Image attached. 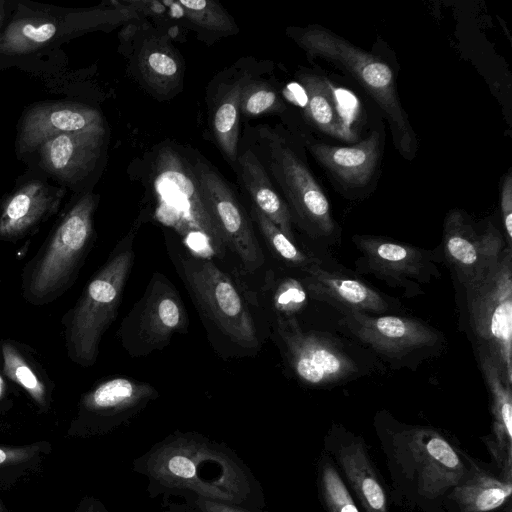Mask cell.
I'll use <instances>...</instances> for the list:
<instances>
[{
    "instance_id": "cell-1",
    "label": "cell",
    "mask_w": 512,
    "mask_h": 512,
    "mask_svg": "<svg viewBox=\"0 0 512 512\" xmlns=\"http://www.w3.org/2000/svg\"><path fill=\"white\" fill-rule=\"evenodd\" d=\"M147 480L150 497L192 495L263 509L259 480L223 442L198 432L175 431L132 462Z\"/></svg>"
},
{
    "instance_id": "cell-2",
    "label": "cell",
    "mask_w": 512,
    "mask_h": 512,
    "mask_svg": "<svg viewBox=\"0 0 512 512\" xmlns=\"http://www.w3.org/2000/svg\"><path fill=\"white\" fill-rule=\"evenodd\" d=\"M377 434L398 500L423 512H445L473 460L431 427L390 421L378 424Z\"/></svg>"
},
{
    "instance_id": "cell-3",
    "label": "cell",
    "mask_w": 512,
    "mask_h": 512,
    "mask_svg": "<svg viewBox=\"0 0 512 512\" xmlns=\"http://www.w3.org/2000/svg\"><path fill=\"white\" fill-rule=\"evenodd\" d=\"M173 262L217 352L222 357L255 356L261 349L256 324L231 277L203 255L180 250Z\"/></svg>"
},
{
    "instance_id": "cell-4",
    "label": "cell",
    "mask_w": 512,
    "mask_h": 512,
    "mask_svg": "<svg viewBox=\"0 0 512 512\" xmlns=\"http://www.w3.org/2000/svg\"><path fill=\"white\" fill-rule=\"evenodd\" d=\"M96 206L94 194L79 198L24 266L22 295L28 303L46 305L74 285L95 238L93 216Z\"/></svg>"
},
{
    "instance_id": "cell-5",
    "label": "cell",
    "mask_w": 512,
    "mask_h": 512,
    "mask_svg": "<svg viewBox=\"0 0 512 512\" xmlns=\"http://www.w3.org/2000/svg\"><path fill=\"white\" fill-rule=\"evenodd\" d=\"M134 236L131 230L121 239L63 316L67 355L82 367L96 363L103 335L117 317L135 260Z\"/></svg>"
},
{
    "instance_id": "cell-6",
    "label": "cell",
    "mask_w": 512,
    "mask_h": 512,
    "mask_svg": "<svg viewBox=\"0 0 512 512\" xmlns=\"http://www.w3.org/2000/svg\"><path fill=\"white\" fill-rule=\"evenodd\" d=\"M292 35L308 56L329 61L362 86L388 121L399 153L411 159L417 139L399 100L390 66L377 56L319 26L293 29Z\"/></svg>"
},
{
    "instance_id": "cell-7",
    "label": "cell",
    "mask_w": 512,
    "mask_h": 512,
    "mask_svg": "<svg viewBox=\"0 0 512 512\" xmlns=\"http://www.w3.org/2000/svg\"><path fill=\"white\" fill-rule=\"evenodd\" d=\"M155 215L186 239L195 241L210 254L224 258L227 246L200 191L192 167L170 148L156 159Z\"/></svg>"
},
{
    "instance_id": "cell-8",
    "label": "cell",
    "mask_w": 512,
    "mask_h": 512,
    "mask_svg": "<svg viewBox=\"0 0 512 512\" xmlns=\"http://www.w3.org/2000/svg\"><path fill=\"white\" fill-rule=\"evenodd\" d=\"M466 310L477 351L489 355L512 385V250L496 267L464 288Z\"/></svg>"
},
{
    "instance_id": "cell-9",
    "label": "cell",
    "mask_w": 512,
    "mask_h": 512,
    "mask_svg": "<svg viewBox=\"0 0 512 512\" xmlns=\"http://www.w3.org/2000/svg\"><path fill=\"white\" fill-rule=\"evenodd\" d=\"M189 316L174 284L154 272L144 293L123 318L117 337L131 357L166 348L175 334L187 333Z\"/></svg>"
},
{
    "instance_id": "cell-10",
    "label": "cell",
    "mask_w": 512,
    "mask_h": 512,
    "mask_svg": "<svg viewBox=\"0 0 512 512\" xmlns=\"http://www.w3.org/2000/svg\"><path fill=\"white\" fill-rule=\"evenodd\" d=\"M269 169L281 188L297 223L311 237H327L335 230L330 204L305 163L282 140L269 143Z\"/></svg>"
},
{
    "instance_id": "cell-11",
    "label": "cell",
    "mask_w": 512,
    "mask_h": 512,
    "mask_svg": "<svg viewBox=\"0 0 512 512\" xmlns=\"http://www.w3.org/2000/svg\"><path fill=\"white\" fill-rule=\"evenodd\" d=\"M352 240L361 252L357 271L403 289L407 297L423 293L422 285L441 276L429 250L379 236L355 235Z\"/></svg>"
},
{
    "instance_id": "cell-12",
    "label": "cell",
    "mask_w": 512,
    "mask_h": 512,
    "mask_svg": "<svg viewBox=\"0 0 512 512\" xmlns=\"http://www.w3.org/2000/svg\"><path fill=\"white\" fill-rule=\"evenodd\" d=\"M505 239L490 222L478 228L461 210L449 211L443 226V255L458 282L468 287L485 278L498 264Z\"/></svg>"
},
{
    "instance_id": "cell-13",
    "label": "cell",
    "mask_w": 512,
    "mask_h": 512,
    "mask_svg": "<svg viewBox=\"0 0 512 512\" xmlns=\"http://www.w3.org/2000/svg\"><path fill=\"white\" fill-rule=\"evenodd\" d=\"M276 330L291 369L310 386H325L357 371L355 362L336 344L312 331H304L296 317H277Z\"/></svg>"
},
{
    "instance_id": "cell-14",
    "label": "cell",
    "mask_w": 512,
    "mask_h": 512,
    "mask_svg": "<svg viewBox=\"0 0 512 512\" xmlns=\"http://www.w3.org/2000/svg\"><path fill=\"white\" fill-rule=\"evenodd\" d=\"M192 170L226 246L238 256L246 272H255L265 257L245 210L228 184L206 163L197 161Z\"/></svg>"
},
{
    "instance_id": "cell-15",
    "label": "cell",
    "mask_w": 512,
    "mask_h": 512,
    "mask_svg": "<svg viewBox=\"0 0 512 512\" xmlns=\"http://www.w3.org/2000/svg\"><path fill=\"white\" fill-rule=\"evenodd\" d=\"M339 324L359 341L392 361H402L430 349L440 340L437 331L411 317L351 312L343 314Z\"/></svg>"
},
{
    "instance_id": "cell-16",
    "label": "cell",
    "mask_w": 512,
    "mask_h": 512,
    "mask_svg": "<svg viewBox=\"0 0 512 512\" xmlns=\"http://www.w3.org/2000/svg\"><path fill=\"white\" fill-rule=\"evenodd\" d=\"M324 451L364 512H392L386 488L362 437L334 428L325 438Z\"/></svg>"
},
{
    "instance_id": "cell-17",
    "label": "cell",
    "mask_w": 512,
    "mask_h": 512,
    "mask_svg": "<svg viewBox=\"0 0 512 512\" xmlns=\"http://www.w3.org/2000/svg\"><path fill=\"white\" fill-rule=\"evenodd\" d=\"M158 397V390L150 383L115 376L84 396L83 409L95 429L110 431L129 423Z\"/></svg>"
},
{
    "instance_id": "cell-18",
    "label": "cell",
    "mask_w": 512,
    "mask_h": 512,
    "mask_svg": "<svg viewBox=\"0 0 512 512\" xmlns=\"http://www.w3.org/2000/svg\"><path fill=\"white\" fill-rule=\"evenodd\" d=\"M105 131L96 109L71 102L39 103L26 111L21 120L19 149L29 152L47 138L63 133Z\"/></svg>"
},
{
    "instance_id": "cell-19",
    "label": "cell",
    "mask_w": 512,
    "mask_h": 512,
    "mask_svg": "<svg viewBox=\"0 0 512 512\" xmlns=\"http://www.w3.org/2000/svg\"><path fill=\"white\" fill-rule=\"evenodd\" d=\"M65 191L33 180L13 191L0 210V240L16 242L34 233L54 215Z\"/></svg>"
},
{
    "instance_id": "cell-20",
    "label": "cell",
    "mask_w": 512,
    "mask_h": 512,
    "mask_svg": "<svg viewBox=\"0 0 512 512\" xmlns=\"http://www.w3.org/2000/svg\"><path fill=\"white\" fill-rule=\"evenodd\" d=\"M301 271L305 276L300 280L307 295L326 302L342 315L351 312L384 313L390 308L387 299L365 283L341 276L313 263Z\"/></svg>"
},
{
    "instance_id": "cell-21",
    "label": "cell",
    "mask_w": 512,
    "mask_h": 512,
    "mask_svg": "<svg viewBox=\"0 0 512 512\" xmlns=\"http://www.w3.org/2000/svg\"><path fill=\"white\" fill-rule=\"evenodd\" d=\"M105 131L71 132L52 136L39 146L41 167L68 184H75L93 170Z\"/></svg>"
},
{
    "instance_id": "cell-22",
    "label": "cell",
    "mask_w": 512,
    "mask_h": 512,
    "mask_svg": "<svg viewBox=\"0 0 512 512\" xmlns=\"http://www.w3.org/2000/svg\"><path fill=\"white\" fill-rule=\"evenodd\" d=\"M477 357L489 392L492 414V434L483 441L500 470L499 475L512 482V385L489 355L477 351Z\"/></svg>"
},
{
    "instance_id": "cell-23",
    "label": "cell",
    "mask_w": 512,
    "mask_h": 512,
    "mask_svg": "<svg viewBox=\"0 0 512 512\" xmlns=\"http://www.w3.org/2000/svg\"><path fill=\"white\" fill-rule=\"evenodd\" d=\"M308 148L337 181L349 188H359L371 180L376 170L380 156V136L373 131L351 146L313 142L308 144Z\"/></svg>"
},
{
    "instance_id": "cell-24",
    "label": "cell",
    "mask_w": 512,
    "mask_h": 512,
    "mask_svg": "<svg viewBox=\"0 0 512 512\" xmlns=\"http://www.w3.org/2000/svg\"><path fill=\"white\" fill-rule=\"evenodd\" d=\"M236 161L244 186L253 200V205L295 243L290 210L277 193L256 155L252 151L246 150L237 157Z\"/></svg>"
},
{
    "instance_id": "cell-25",
    "label": "cell",
    "mask_w": 512,
    "mask_h": 512,
    "mask_svg": "<svg viewBox=\"0 0 512 512\" xmlns=\"http://www.w3.org/2000/svg\"><path fill=\"white\" fill-rule=\"evenodd\" d=\"M511 493L512 482L475 463L449 494L446 507L452 504L456 512H493L510 500Z\"/></svg>"
},
{
    "instance_id": "cell-26",
    "label": "cell",
    "mask_w": 512,
    "mask_h": 512,
    "mask_svg": "<svg viewBox=\"0 0 512 512\" xmlns=\"http://www.w3.org/2000/svg\"><path fill=\"white\" fill-rule=\"evenodd\" d=\"M297 77L306 95L305 113L310 121L325 134L339 139H350L353 132L341 115L330 82L309 72H300Z\"/></svg>"
},
{
    "instance_id": "cell-27",
    "label": "cell",
    "mask_w": 512,
    "mask_h": 512,
    "mask_svg": "<svg viewBox=\"0 0 512 512\" xmlns=\"http://www.w3.org/2000/svg\"><path fill=\"white\" fill-rule=\"evenodd\" d=\"M58 32L57 23L46 17L15 18L0 38V53L22 55L33 52L50 42Z\"/></svg>"
},
{
    "instance_id": "cell-28",
    "label": "cell",
    "mask_w": 512,
    "mask_h": 512,
    "mask_svg": "<svg viewBox=\"0 0 512 512\" xmlns=\"http://www.w3.org/2000/svg\"><path fill=\"white\" fill-rule=\"evenodd\" d=\"M245 80V78L241 79L230 87L212 117L214 137L223 153L232 162L236 161L238 157L239 103Z\"/></svg>"
},
{
    "instance_id": "cell-29",
    "label": "cell",
    "mask_w": 512,
    "mask_h": 512,
    "mask_svg": "<svg viewBox=\"0 0 512 512\" xmlns=\"http://www.w3.org/2000/svg\"><path fill=\"white\" fill-rule=\"evenodd\" d=\"M317 488L327 512H360L343 477L325 451L318 461Z\"/></svg>"
},
{
    "instance_id": "cell-30",
    "label": "cell",
    "mask_w": 512,
    "mask_h": 512,
    "mask_svg": "<svg viewBox=\"0 0 512 512\" xmlns=\"http://www.w3.org/2000/svg\"><path fill=\"white\" fill-rule=\"evenodd\" d=\"M140 67L145 81L155 89L169 90L180 78V63L170 48L153 45L144 48Z\"/></svg>"
},
{
    "instance_id": "cell-31",
    "label": "cell",
    "mask_w": 512,
    "mask_h": 512,
    "mask_svg": "<svg viewBox=\"0 0 512 512\" xmlns=\"http://www.w3.org/2000/svg\"><path fill=\"white\" fill-rule=\"evenodd\" d=\"M165 2L171 7L173 6L181 16L201 28L218 33H235L237 31L230 16L217 2L208 0Z\"/></svg>"
},
{
    "instance_id": "cell-32",
    "label": "cell",
    "mask_w": 512,
    "mask_h": 512,
    "mask_svg": "<svg viewBox=\"0 0 512 512\" xmlns=\"http://www.w3.org/2000/svg\"><path fill=\"white\" fill-rule=\"evenodd\" d=\"M251 215L273 253L286 265L300 270L318 262L301 251L274 223L254 205Z\"/></svg>"
},
{
    "instance_id": "cell-33",
    "label": "cell",
    "mask_w": 512,
    "mask_h": 512,
    "mask_svg": "<svg viewBox=\"0 0 512 512\" xmlns=\"http://www.w3.org/2000/svg\"><path fill=\"white\" fill-rule=\"evenodd\" d=\"M1 351L5 375L20 384L36 402L44 404L46 387L31 365L9 342L2 343Z\"/></svg>"
},
{
    "instance_id": "cell-34",
    "label": "cell",
    "mask_w": 512,
    "mask_h": 512,
    "mask_svg": "<svg viewBox=\"0 0 512 512\" xmlns=\"http://www.w3.org/2000/svg\"><path fill=\"white\" fill-rule=\"evenodd\" d=\"M284 109V103L272 86L261 81H245L243 84L239 110L245 116L255 117Z\"/></svg>"
},
{
    "instance_id": "cell-35",
    "label": "cell",
    "mask_w": 512,
    "mask_h": 512,
    "mask_svg": "<svg viewBox=\"0 0 512 512\" xmlns=\"http://www.w3.org/2000/svg\"><path fill=\"white\" fill-rule=\"evenodd\" d=\"M307 297L301 281L289 277L277 282L271 293L277 317H295L305 307Z\"/></svg>"
},
{
    "instance_id": "cell-36",
    "label": "cell",
    "mask_w": 512,
    "mask_h": 512,
    "mask_svg": "<svg viewBox=\"0 0 512 512\" xmlns=\"http://www.w3.org/2000/svg\"><path fill=\"white\" fill-rule=\"evenodd\" d=\"M175 498H180L181 501L166 499L167 512H263L262 509L192 495Z\"/></svg>"
},
{
    "instance_id": "cell-37",
    "label": "cell",
    "mask_w": 512,
    "mask_h": 512,
    "mask_svg": "<svg viewBox=\"0 0 512 512\" xmlns=\"http://www.w3.org/2000/svg\"><path fill=\"white\" fill-rule=\"evenodd\" d=\"M500 208L502 222L506 235L507 246L511 248L512 244V176L508 172L506 175L500 195Z\"/></svg>"
},
{
    "instance_id": "cell-38",
    "label": "cell",
    "mask_w": 512,
    "mask_h": 512,
    "mask_svg": "<svg viewBox=\"0 0 512 512\" xmlns=\"http://www.w3.org/2000/svg\"><path fill=\"white\" fill-rule=\"evenodd\" d=\"M4 4L5 2L4 1H0V38L2 36V26H3V23H4Z\"/></svg>"
},
{
    "instance_id": "cell-39",
    "label": "cell",
    "mask_w": 512,
    "mask_h": 512,
    "mask_svg": "<svg viewBox=\"0 0 512 512\" xmlns=\"http://www.w3.org/2000/svg\"><path fill=\"white\" fill-rule=\"evenodd\" d=\"M85 512H108L104 508L96 504H91Z\"/></svg>"
},
{
    "instance_id": "cell-40",
    "label": "cell",
    "mask_w": 512,
    "mask_h": 512,
    "mask_svg": "<svg viewBox=\"0 0 512 512\" xmlns=\"http://www.w3.org/2000/svg\"><path fill=\"white\" fill-rule=\"evenodd\" d=\"M9 458V453L6 450L0 449V464Z\"/></svg>"
},
{
    "instance_id": "cell-41",
    "label": "cell",
    "mask_w": 512,
    "mask_h": 512,
    "mask_svg": "<svg viewBox=\"0 0 512 512\" xmlns=\"http://www.w3.org/2000/svg\"><path fill=\"white\" fill-rule=\"evenodd\" d=\"M2 386H3V382H2V379L0 377V393H1V390H2Z\"/></svg>"
},
{
    "instance_id": "cell-42",
    "label": "cell",
    "mask_w": 512,
    "mask_h": 512,
    "mask_svg": "<svg viewBox=\"0 0 512 512\" xmlns=\"http://www.w3.org/2000/svg\"><path fill=\"white\" fill-rule=\"evenodd\" d=\"M507 512H511V507L510 506L508 507Z\"/></svg>"
}]
</instances>
